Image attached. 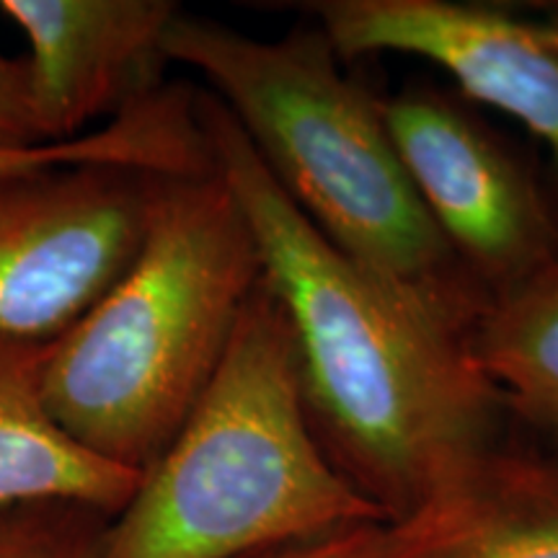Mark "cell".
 <instances>
[{"instance_id": "6da1fadb", "label": "cell", "mask_w": 558, "mask_h": 558, "mask_svg": "<svg viewBox=\"0 0 558 558\" xmlns=\"http://www.w3.org/2000/svg\"><path fill=\"white\" fill-rule=\"evenodd\" d=\"M194 104L209 158L254 233L264 282L288 316L316 442L383 520L401 518L445 473L507 437V403L463 341L313 228L209 90Z\"/></svg>"}, {"instance_id": "7a4b0ae2", "label": "cell", "mask_w": 558, "mask_h": 558, "mask_svg": "<svg viewBox=\"0 0 558 558\" xmlns=\"http://www.w3.org/2000/svg\"><path fill=\"white\" fill-rule=\"evenodd\" d=\"M163 50L209 83L269 177L331 246L465 341L488 298L429 218L383 99L341 68L313 21L256 39L179 11Z\"/></svg>"}, {"instance_id": "3957f363", "label": "cell", "mask_w": 558, "mask_h": 558, "mask_svg": "<svg viewBox=\"0 0 558 558\" xmlns=\"http://www.w3.org/2000/svg\"><path fill=\"white\" fill-rule=\"evenodd\" d=\"M259 279L254 233L215 163L160 173L135 259L52 341L45 390L60 427L148 471L220 369Z\"/></svg>"}, {"instance_id": "277c9868", "label": "cell", "mask_w": 558, "mask_h": 558, "mask_svg": "<svg viewBox=\"0 0 558 558\" xmlns=\"http://www.w3.org/2000/svg\"><path fill=\"white\" fill-rule=\"evenodd\" d=\"M378 522L316 442L288 316L262 277L213 383L111 518L101 558H248Z\"/></svg>"}, {"instance_id": "5b68a950", "label": "cell", "mask_w": 558, "mask_h": 558, "mask_svg": "<svg viewBox=\"0 0 558 558\" xmlns=\"http://www.w3.org/2000/svg\"><path fill=\"white\" fill-rule=\"evenodd\" d=\"M383 107L429 218L488 305L558 262V192L546 163L458 90L414 83Z\"/></svg>"}, {"instance_id": "8992f818", "label": "cell", "mask_w": 558, "mask_h": 558, "mask_svg": "<svg viewBox=\"0 0 558 558\" xmlns=\"http://www.w3.org/2000/svg\"><path fill=\"white\" fill-rule=\"evenodd\" d=\"M158 177L75 163L0 181V333H65L135 259Z\"/></svg>"}, {"instance_id": "52a82bcc", "label": "cell", "mask_w": 558, "mask_h": 558, "mask_svg": "<svg viewBox=\"0 0 558 558\" xmlns=\"http://www.w3.org/2000/svg\"><path fill=\"white\" fill-rule=\"evenodd\" d=\"M341 60L411 54L448 73L476 107L514 120L546 150L558 192V11L469 0H311Z\"/></svg>"}, {"instance_id": "ba28073f", "label": "cell", "mask_w": 558, "mask_h": 558, "mask_svg": "<svg viewBox=\"0 0 558 558\" xmlns=\"http://www.w3.org/2000/svg\"><path fill=\"white\" fill-rule=\"evenodd\" d=\"M171 0H0L29 39L32 96L47 143L83 137L166 86Z\"/></svg>"}, {"instance_id": "9c48e42d", "label": "cell", "mask_w": 558, "mask_h": 558, "mask_svg": "<svg viewBox=\"0 0 558 558\" xmlns=\"http://www.w3.org/2000/svg\"><path fill=\"white\" fill-rule=\"evenodd\" d=\"M362 558H558V445L507 437L445 473Z\"/></svg>"}, {"instance_id": "30bf717a", "label": "cell", "mask_w": 558, "mask_h": 558, "mask_svg": "<svg viewBox=\"0 0 558 558\" xmlns=\"http://www.w3.org/2000/svg\"><path fill=\"white\" fill-rule=\"evenodd\" d=\"M54 339L0 333V505L70 501L117 518L143 473L83 448L47 407Z\"/></svg>"}, {"instance_id": "8fae6325", "label": "cell", "mask_w": 558, "mask_h": 558, "mask_svg": "<svg viewBox=\"0 0 558 558\" xmlns=\"http://www.w3.org/2000/svg\"><path fill=\"white\" fill-rule=\"evenodd\" d=\"M463 344L509 418L558 445V262L494 300Z\"/></svg>"}, {"instance_id": "7c38bea8", "label": "cell", "mask_w": 558, "mask_h": 558, "mask_svg": "<svg viewBox=\"0 0 558 558\" xmlns=\"http://www.w3.org/2000/svg\"><path fill=\"white\" fill-rule=\"evenodd\" d=\"M194 96L197 88L173 83L124 109L99 132L60 145L0 150V181L75 163H120L158 173L207 169L213 160L202 135Z\"/></svg>"}, {"instance_id": "4fadbf2b", "label": "cell", "mask_w": 558, "mask_h": 558, "mask_svg": "<svg viewBox=\"0 0 558 558\" xmlns=\"http://www.w3.org/2000/svg\"><path fill=\"white\" fill-rule=\"evenodd\" d=\"M109 522L70 501L0 505V558H101Z\"/></svg>"}, {"instance_id": "5bb4252c", "label": "cell", "mask_w": 558, "mask_h": 558, "mask_svg": "<svg viewBox=\"0 0 558 558\" xmlns=\"http://www.w3.org/2000/svg\"><path fill=\"white\" fill-rule=\"evenodd\" d=\"M41 145L52 143H47L34 107L29 62L0 54V150H26Z\"/></svg>"}, {"instance_id": "9a60e30c", "label": "cell", "mask_w": 558, "mask_h": 558, "mask_svg": "<svg viewBox=\"0 0 558 558\" xmlns=\"http://www.w3.org/2000/svg\"><path fill=\"white\" fill-rule=\"evenodd\" d=\"M373 527L375 525L333 530V533L318 535V538L290 543V546L264 550V554L248 558H362Z\"/></svg>"}]
</instances>
